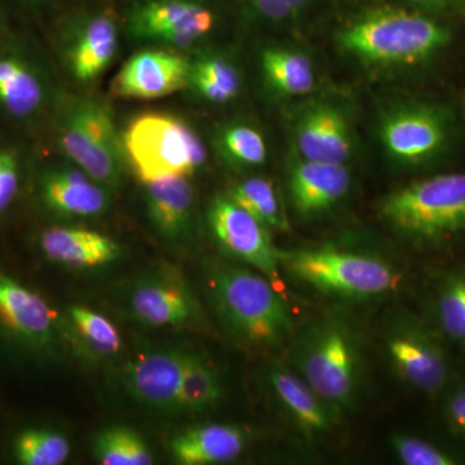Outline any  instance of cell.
<instances>
[{"label": "cell", "instance_id": "1", "mask_svg": "<svg viewBox=\"0 0 465 465\" xmlns=\"http://www.w3.org/2000/svg\"><path fill=\"white\" fill-rule=\"evenodd\" d=\"M450 20L390 0H370L349 9L335 39L344 54L363 65L425 69L451 47L455 30Z\"/></svg>", "mask_w": 465, "mask_h": 465}, {"label": "cell", "instance_id": "2", "mask_svg": "<svg viewBox=\"0 0 465 465\" xmlns=\"http://www.w3.org/2000/svg\"><path fill=\"white\" fill-rule=\"evenodd\" d=\"M379 216L414 249L442 250L465 241V171L401 186L382 198Z\"/></svg>", "mask_w": 465, "mask_h": 465}, {"label": "cell", "instance_id": "3", "mask_svg": "<svg viewBox=\"0 0 465 465\" xmlns=\"http://www.w3.org/2000/svg\"><path fill=\"white\" fill-rule=\"evenodd\" d=\"M208 289L223 323L234 338L258 349H273L293 336V317L283 291L244 266L216 262Z\"/></svg>", "mask_w": 465, "mask_h": 465}, {"label": "cell", "instance_id": "4", "mask_svg": "<svg viewBox=\"0 0 465 465\" xmlns=\"http://www.w3.org/2000/svg\"><path fill=\"white\" fill-rule=\"evenodd\" d=\"M280 265L295 282L347 302L390 298L403 282L402 272L390 260L335 244L280 250Z\"/></svg>", "mask_w": 465, "mask_h": 465}, {"label": "cell", "instance_id": "5", "mask_svg": "<svg viewBox=\"0 0 465 465\" xmlns=\"http://www.w3.org/2000/svg\"><path fill=\"white\" fill-rule=\"evenodd\" d=\"M290 365L339 414L357 406L365 370L362 344L341 318H321L293 335Z\"/></svg>", "mask_w": 465, "mask_h": 465}, {"label": "cell", "instance_id": "6", "mask_svg": "<svg viewBox=\"0 0 465 465\" xmlns=\"http://www.w3.org/2000/svg\"><path fill=\"white\" fill-rule=\"evenodd\" d=\"M376 136L393 166L428 170L443 163L458 148L460 116L454 106L442 101H394L379 113Z\"/></svg>", "mask_w": 465, "mask_h": 465}, {"label": "cell", "instance_id": "7", "mask_svg": "<svg viewBox=\"0 0 465 465\" xmlns=\"http://www.w3.org/2000/svg\"><path fill=\"white\" fill-rule=\"evenodd\" d=\"M124 157L143 183L171 176H192L207 161V150L197 133L174 116L145 114L128 125Z\"/></svg>", "mask_w": 465, "mask_h": 465}, {"label": "cell", "instance_id": "8", "mask_svg": "<svg viewBox=\"0 0 465 465\" xmlns=\"http://www.w3.org/2000/svg\"><path fill=\"white\" fill-rule=\"evenodd\" d=\"M382 342L394 375L412 391L440 397L454 382L448 342L432 323L394 313L385 322Z\"/></svg>", "mask_w": 465, "mask_h": 465}, {"label": "cell", "instance_id": "9", "mask_svg": "<svg viewBox=\"0 0 465 465\" xmlns=\"http://www.w3.org/2000/svg\"><path fill=\"white\" fill-rule=\"evenodd\" d=\"M61 149L101 185L114 188L124 173V143L112 113L94 100L74 101L67 108L60 134Z\"/></svg>", "mask_w": 465, "mask_h": 465}, {"label": "cell", "instance_id": "10", "mask_svg": "<svg viewBox=\"0 0 465 465\" xmlns=\"http://www.w3.org/2000/svg\"><path fill=\"white\" fill-rule=\"evenodd\" d=\"M292 154L308 161L347 164L356 148V133L347 109L338 101L314 97L290 118Z\"/></svg>", "mask_w": 465, "mask_h": 465}, {"label": "cell", "instance_id": "11", "mask_svg": "<svg viewBox=\"0 0 465 465\" xmlns=\"http://www.w3.org/2000/svg\"><path fill=\"white\" fill-rule=\"evenodd\" d=\"M208 225L219 246L232 259L265 275L283 291L280 250L272 242L271 232L231 195L217 194L207 213Z\"/></svg>", "mask_w": 465, "mask_h": 465}, {"label": "cell", "instance_id": "12", "mask_svg": "<svg viewBox=\"0 0 465 465\" xmlns=\"http://www.w3.org/2000/svg\"><path fill=\"white\" fill-rule=\"evenodd\" d=\"M217 20L211 0H137L128 9L134 35L183 48L206 38Z\"/></svg>", "mask_w": 465, "mask_h": 465}, {"label": "cell", "instance_id": "13", "mask_svg": "<svg viewBox=\"0 0 465 465\" xmlns=\"http://www.w3.org/2000/svg\"><path fill=\"white\" fill-rule=\"evenodd\" d=\"M351 174L347 164L308 161L291 155L287 193L293 213L302 220L329 215L348 197Z\"/></svg>", "mask_w": 465, "mask_h": 465}, {"label": "cell", "instance_id": "14", "mask_svg": "<svg viewBox=\"0 0 465 465\" xmlns=\"http://www.w3.org/2000/svg\"><path fill=\"white\" fill-rule=\"evenodd\" d=\"M134 317L152 327H176L200 317V307L185 278L162 268L137 280L128 296Z\"/></svg>", "mask_w": 465, "mask_h": 465}, {"label": "cell", "instance_id": "15", "mask_svg": "<svg viewBox=\"0 0 465 465\" xmlns=\"http://www.w3.org/2000/svg\"><path fill=\"white\" fill-rule=\"evenodd\" d=\"M192 351L164 349L133 361L124 375L125 388L143 405L163 412L180 411V388Z\"/></svg>", "mask_w": 465, "mask_h": 465}, {"label": "cell", "instance_id": "16", "mask_svg": "<svg viewBox=\"0 0 465 465\" xmlns=\"http://www.w3.org/2000/svg\"><path fill=\"white\" fill-rule=\"evenodd\" d=\"M191 67L185 58L170 52H139L119 70L112 94L140 100L168 96L191 85Z\"/></svg>", "mask_w": 465, "mask_h": 465}, {"label": "cell", "instance_id": "17", "mask_svg": "<svg viewBox=\"0 0 465 465\" xmlns=\"http://www.w3.org/2000/svg\"><path fill=\"white\" fill-rule=\"evenodd\" d=\"M269 388L281 411L308 439L335 430L341 414L292 369L275 365L268 372Z\"/></svg>", "mask_w": 465, "mask_h": 465}, {"label": "cell", "instance_id": "18", "mask_svg": "<svg viewBox=\"0 0 465 465\" xmlns=\"http://www.w3.org/2000/svg\"><path fill=\"white\" fill-rule=\"evenodd\" d=\"M0 324L33 348H48L54 341V311L38 293L0 272Z\"/></svg>", "mask_w": 465, "mask_h": 465}, {"label": "cell", "instance_id": "19", "mask_svg": "<svg viewBox=\"0 0 465 465\" xmlns=\"http://www.w3.org/2000/svg\"><path fill=\"white\" fill-rule=\"evenodd\" d=\"M39 246L50 262L69 268H100L121 256L114 240L84 228L52 226L42 232Z\"/></svg>", "mask_w": 465, "mask_h": 465}, {"label": "cell", "instance_id": "20", "mask_svg": "<svg viewBox=\"0 0 465 465\" xmlns=\"http://www.w3.org/2000/svg\"><path fill=\"white\" fill-rule=\"evenodd\" d=\"M246 443V433L237 425L210 423L176 434L170 449L180 464H225L240 458Z\"/></svg>", "mask_w": 465, "mask_h": 465}, {"label": "cell", "instance_id": "21", "mask_svg": "<svg viewBox=\"0 0 465 465\" xmlns=\"http://www.w3.org/2000/svg\"><path fill=\"white\" fill-rule=\"evenodd\" d=\"M70 64L76 78L88 82L108 67L118 48V26L108 12L90 15L76 27Z\"/></svg>", "mask_w": 465, "mask_h": 465}, {"label": "cell", "instance_id": "22", "mask_svg": "<svg viewBox=\"0 0 465 465\" xmlns=\"http://www.w3.org/2000/svg\"><path fill=\"white\" fill-rule=\"evenodd\" d=\"M146 204L153 224L170 240L188 232L194 210V189L188 176H171L146 183Z\"/></svg>", "mask_w": 465, "mask_h": 465}, {"label": "cell", "instance_id": "23", "mask_svg": "<svg viewBox=\"0 0 465 465\" xmlns=\"http://www.w3.org/2000/svg\"><path fill=\"white\" fill-rule=\"evenodd\" d=\"M100 185L85 173L75 170L54 171L43 180V200L52 210L63 215H101L109 206V197Z\"/></svg>", "mask_w": 465, "mask_h": 465}, {"label": "cell", "instance_id": "24", "mask_svg": "<svg viewBox=\"0 0 465 465\" xmlns=\"http://www.w3.org/2000/svg\"><path fill=\"white\" fill-rule=\"evenodd\" d=\"M430 307L434 329L446 342L465 351V264L434 275Z\"/></svg>", "mask_w": 465, "mask_h": 465}, {"label": "cell", "instance_id": "25", "mask_svg": "<svg viewBox=\"0 0 465 465\" xmlns=\"http://www.w3.org/2000/svg\"><path fill=\"white\" fill-rule=\"evenodd\" d=\"M262 69L266 84L280 96H307L316 88L313 61L296 48H266L262 54Z\"/></svg>", "mask_w": 465, "mask_h": 465}, {"label": "cell", "instance_id": "26", "mask_svg": "<svg viewBox=\"0 0 465 465\" xmlns=\"http://www.w3.org/2000/svg\"><path fill=\"white\" fill-rule=\"evenodd\" d=\"M45 97L42 82L25 63L16 57H0V106L26 118L41 108Z\"/></svg>", "mask_w": 465, "mask_h": 465}, {"label": "cell", "instance_id": "27", "mask_svg": "<svg viewBox=\"0 0 465 465\" xmlns=\"http://www.w3.org/2000/svg\"><path fill=\"white\" fill-rule=\"evenodd\" d=\"M247 213L258 219L269 232L290 231V220L273 182L262 176L242 180L229 193Z\"/></svg>", "mask_w": 465, "mask_h": 465}, {"label": "cell", "instance_id": "28", "mask_svg": "<svg viewBox=\"0 0 465 465\" xmlns=\"http://www.w3.org/2000/svg\"><path fill=\"white\" fill-rule=\"evenodd\" d=\"M222 399V381L216 367L207 357L192 351L180 388V411L201 414Z\"/></svg>", "mask_w": 465, "mask_h": 465}, {"label": "cell", "instance_id": "29", "mask_svg": "<svg viewBox=\"0 0 465 465\" xmlns=\"http://www.w3.org/2000/svg\"><path fill=\"white\" fill-rule=\"evenodd\" d=\"M191 84L210 103L225 104L238 96L242 81L240 72L231 61L217 54H207L193 64Z\"/></svg>", "mask_w": 465, "mask_h": 465}, {"label": "cell", "instance_id": "30", "mask_svg": "<svg viewBox=\"0 0 465 465\" xmlns=\"http://www.w3.org/2000/svg\"><path fill=\"white\" fill-rule=\"evenodd\" d=\"M94 454L104 465H150L152 452L139 433L127 427H112L94 437Z\"/></svg>", "mask_w": 465, "mask_h": 465}, {"label": "cell", "instance_id": "31", "mask_svg": "<svg viewBox=\"0 0 465 465\" xmlns=\"http://www.w3.org/2000/svg\"><path fill=\"white\" fill-rule=\"evenodd\" d=\"M219 148L226 161L235 167L262 166L268 158L264 136L246 124L225 125L220 131Z\"/></svg>", "mask_w": 465, "mask_h": 465}, {"label": "cell", "instance_id": "32", "mask_svg": "<svg viewBox=\"0 0 465 465\" xmlns=\"http://www.w3.org/2000/svg\"><path fill=\"white\" fill-rule=\"evenodd\" d=\"M73 331L82 344L99 356H114L122 349V338L112 321L84 307L69 309Z\"/></svg>", "mask_w": 465, "mask_h": 465}, {"label": "cell", "instance_id": "33", "mask_svg": "<svg viewBox=\"0 0 465 465\" xmlns=\"http://www.w3.org/2000/svg\"><path fill=\"white\" fill-rule=\"evenodd\" d=\"M15 454L21 464L61 465L70 454L64 434L47 430H27L15 440Z\"/></svg>", "mask_w": 465, "mask_h": 465}, {"label": "cell", "instance_id": "34", "mask_svg": "<svg viewBox=\"0 0 465 465\" xmlns=\"http://www.w3.org/2000/svg\"><path fill=\"white\" fill-rule=\"evenodd\" d=\"M329 0H238L247 14L274 25L296 24Z\"/></svg>", "mask_w": 465, "mask_h": 465}, {"label": "cell", "instance_id": "35", "mask_svg": "<svg viewBox=\"0 0 465 465\" xmlns=\"http://www.w3.org/2000/svg\"><path fill=\"white\" fill-rule=\"evenodd\" d=\"M390 443L391 451L405 465L460 464V458L454 452L414 434H391Z\"/></svg>", "mask_w": 465, "mask_h": 465}, {"label": "cell", "instance_id": "36", "mask_svg": "<svg viewBox=\"0 0 465 465\" xmlns=\"http://www.w3.org/2000/svg\"><path fill=\"white\" fill-rule=\"evenodd\" d=\"M440 397L443 421L450 433L465 443V382H452Z\"/></svg>", "mask_w": 465, "mask_h": 465}, {"label": "cell", "instance_id": "37", "mask_svg": "<svg viewBox=\"0 0 465 465\" xmlns=\"http://www.w3.org/2000/svg\"><path fill=\"white\" fill-rule=\"evenodd\" d=\"M20 189V166L11 150H0V215L8 210Z\"/></svg>", "mask_w": 465, "mask_h": 465}, {"label": "cell", "instance_id": "38", "mask_svg": "<svg viewBox=\"0 0 465 465\" xmlns=\"http://www.w3.org/2000/svg\"><path fill=\"white\" fill-rule=\"evenodd\" d=\"M405 7L442 17L465 16V0H390Z\"/></svg>", "mask_w": 465, "mask_h": 465}]
</instances>
